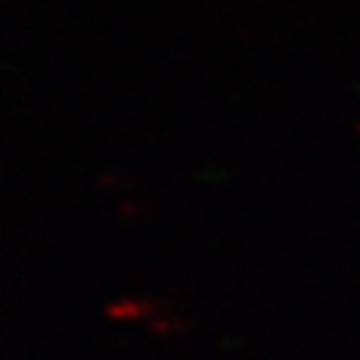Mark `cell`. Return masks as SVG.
<instances>
[{
    "mask_svg": "<svg viewBox=\"0 0 360 360\" xmlns=\"http://www.w3.org/2000/svg\"><path fill=\"white\" fill-rule=\"evenodd\" d=\"M144 303H127V300H120V303H115L111 307V319H135V315H144Z\"/></svg>",
    "mask_w": 360,
    "mask_h": 360,
    "instance_id": "6da1fadb",
    "label": "cell"
}]
</instances>
